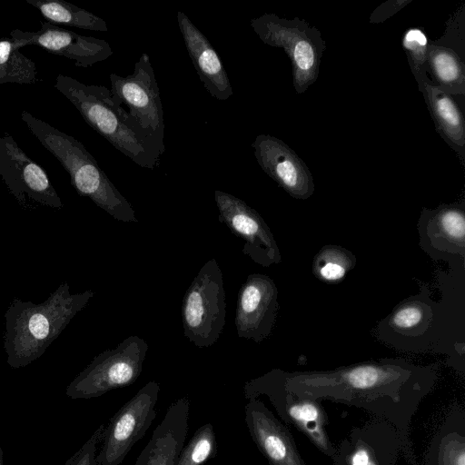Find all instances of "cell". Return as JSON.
<instances>
[{
	"mask_svg": "<svg viewBox=\"0 0 465 465\" xmlns=\"http://www.w3.org/2000/svg\"><path fill=\"white\" fill-rule=\"evenodd\" d=\"M284 388L298 396L331 400L364 409L398 432L402 452L417 465L410 424L435 381L434 371L400 361L361 363L327 371L286 372L276 369Z\"/></svg>",
	"mask_w": 465,
	"mask_h": 465,
	"instance_id": "obj_1",
	"label": "cell"
},
{
	"mask_svg": "<svg viewBox=\"0 0 465 465\" xmlns=\"http://www.w3.org/2000/svg\"><path fill=\"white\" fill-rule=\"evenodd\" d=\"M94 296L92 290L71 293L64 282L40 303L15 298L5 313L4 348L8 365L23 368L41 357Z\"/></svg>",
	"mask_w": 465,
	"mask_h": 465,
	"instance_id": "obj_2",
	"label": "cell"
},
{
	"mask_svg": "<svg viewBox=\"0 0 465 465\" xmlns=\"http://www.w3.org/2000/svg\"><path fill=\"white\" fill-rule=\"evenodd\" d=\"M21 118L68 173L71 184L79 195L88 197L119 222H138L131 203L116 189L82 143L27 111L22 112Z\"/></svg>",
	"mask_w": 465,
	"mask_h": 465,
	"instance_id": "obj_3",
	"label": "cell"
},
{
	"mask_svg": "<svg viewBox=\"0 0 465 465\" xmlns=\"http://www.w3.org/2000/svg\"><path fill=\"white\" fill-rule=\"evenodd\" d=\"M114 104L124 124L152 153L165 152L163 109L149 55L142 54L132 74H110Z\"/></svg>",
	"mask_w": 465,
	"mask_h": 465,
	"instance_id": "obj_4",
	"label": "cell"
},
{
	"mask_svg": "<svg viewBox=\"0 0 465 465\" xmlns=\"http://www.w3.org/2000/svg\"><path fill=\"white\" fill-rule=\"evenodd\" d=\"M54 86L94 131L134 163L150 170L159 165L160 159L121 118L110 89L102 85H88L64 74L57 75Z\"/></svg>",
	"mask_w": 465,
	"mask_h": 465,
	"instance_id": "obj_5",
	"label": "cell"
},
{
	"mask_svg": "<svg viewBox=\"0 0 465 465\" xmlns=\"http://www.w3.org/2000/svg\"><path fill=\"white\" fill-rule=\"evenodd\" d=\"M251 26L264 44L284 50L291 61L292 84L297 94L304 93L316 82L326 49L317 27L299 17L290 20L275 14L252 18Z\"/></svg>",
	"mask_w": 465,
	"mask_h": 465,
	"instance_id": "obj_6",
	"label": "cell"
},
{
	"mask_svg": "<svg viewBox=\"0 0 465 465\" xmlns=\"http://www.w3.org/2000/svg\"><path fill=\"white\" fill-rule=\"evenodd\" d=\"M226 317L223 272L216 261H207L186 290L182 302L184 337L198 348L219 340Z\"/></svg>",
	"mask_w": 465,
	"mask_h": 465,
	"instance_id": "obj_7",
	"label": "cell"
},
{
	"mask_svg": "<svg viewBox=\"0 0 465 465\" xmlns=\"http://www.w3.org/2000/svg\"><path fill=\"white\" fill-rule=\"evenodd\" d=\"M148 349L144 339L131 335L115 348L102 351L67 385L66 396L92 399L134 384L143 371Z\"/></svg>",
	"mask_w": 465,
	"mask_h": 465,
	"instance_id": "obj_8",
	"label": "cell"
},
{
	"mask_svg": "<svg viewBox=\"0 0 465 465\" xmlns=\"http://www.w3.org/2000/svg\"><path fill=\"white\" fill-rule=\"evenodd\" d=\"M243 394L248 401L267 396L285 423L301 431L324 455L333 458L336 448L326 431L328 417L321 401L287 391L276 369L246 381Z\"/></svg>",
	"mask_w": 465,
	"mask_h": 465,
	"instance_id": "obj_9",
	"label": "cell"
},
{
	"mask_svg": "<svg viewBox=\"0 0 465 465\" xmlns=\"http://www.w3.org/2000/svg\"><path fill=\"white\" fill-rule=\"evenodd\" d=\"M159 383L142 387L104 426L97 465H120L133 446L142 439L156 417Z\"/></svg>",
	"mask_w": 465,
	"mask_h": 465,
	"instance_id": "obj_10",
	"label": "cell"
},
{
	"mask_svg": "<svg viewBox=\"0 0 465 465\" xmlns=\"http://www.w3.org/2000/svg\"><path fill=\"white\" fill-rule=\"evenodd\" d=\"M0 176L23 207H29L31 203L54 209L64 206L44 169L7 133L0 135Z\"/></svg>",
	"mask_w": 465,
	"mask_h": 465,
	"instance_id": "obj_11",
	"label": "cell"
},
{
	"mask_svg": "<svg viewBox=\"0 0 465 465\" xmlns=\"http://www.w3.org/2000/svg\"><path fill=\"white\" fill-rule=\"evenodd\" d=\"M218 220L232 234L243 241L242 252L263 267L281 262L282 256L274 237L262 216L244 201L215 190Z\"/></svg>",
	"mask_w": 465,
	"mask_h": 465,
	"instance_id": "obj_12",
	"label": "cell"
},
{
	"mask_svg": "<svg viewBox=\"0 0 465 465\" xmlns=\"http://www.w3.org/2000/svg\"><path fill=\"white\" fill-rule=\"evenodd\" d=\"M277 287L269 276H247L236 302L234 324L239 338L261 342L270 336L277 316Z\"/></svg>",
	"mask_w": 465,
	"mask_h": 465,
	"instance_id": "obj_13",
	"label": "cell"
},
{
	"mask_svg": "<svg viewBox=\"0 0 465 465\" xmlns=\"http://www.w3.org/2000/svg\"><path fill=\"white\" fill-rule=\"evenodd\" d=\"M10 38L18 49L29 45H37L51 54L73 60L79 67L92 66L113 54L106 41L76 34L47 21L42 22L36 32L14 29Z\"/></svg>",
	"mask_w": 465,
	"mask_h": 465,
	"instance_id": "obj_14",
	"label": "cell"
},
{
	"mask_svg": "<svg viewBox=\"0 0 465 465\" xmlns=\"http://www.w3.org/2000/svg\"><path fill=\"white\" fill-rule=\"evenodd\" d=\"M401 441L397 430L378 420L353 428L336 448L335 465H395Z\"/></svg>",
	"mask_w": 465,
	"mask_h": 465,
	"instance_id": "obj_15",
	"label": "cell"
},
{
	"mask_svg": "<svg viewBox=\"0 0 465 465\" xmlns=\"http://www.w3.org/2000/svg\"><path fill=\"white\" fill-rule=\"evenodd\" d=\"M260 167L292 197L305 200L314 193L312 173L302 158L281 139L259 134L252 143Z\"/></svg>",
	"mask_w": 465,
	"mask_h": 465,
	"instance_id": "obj_16",
	"label": "cell"
},
{
	"mask_svg": "<svg viewBox=\"0 0 465 465\" xmlns=\"http://www.w3.org/2000/svg\"><path fill=\"white\" fill-rule=\"evenodd\" d=\"M244 421L252 441L269 465H307L290 430L259 398L246 403Z\"/></svg>",
	"mask_w": 465,
	"mask_h": 465,
	"instance_id": "obj_17",
	"label": "cell"
},
{
	"mask_svg": "<svg viewBox=\"0 0 465 465\" xmlns=\"http://www.w3.org/2000/svg\"><path fill=\"white\" fill-rule=\"evenodd\" d=\"M176 16L185 47L204 88L218 101L228 100L233 92L220 56L183 12L178 11Z\"/></svg>",
	"mask_w": 465,
	"mask_h": 465,
	"instance_id": "obj_18",
	"label": "cell"
},
{
	"mask_svg": "<svg viewBox=\"0 0 465 465\" xmlns=\"http://www.w3.org/2000/svg\"><path fill=\"white\" fill-rule=\"evenodd\" d=\"M189 400L173 402L134 465H175L188 431Z\"/></svg>",
	"mask_w": 465,
	"mask_h": 465,
	"instance_id": "obj_19",
	"label": "cell"
},
{
	"mask_svg": "<svg viewBox=\"0 0 465 465\" xmlns=\"http://www.w3.org/2000/svg\"><path fill=\"white\" fill-rule=\"evenodd\" d=\"M437 133L465 166V120L453 97L438 88L425 72L413 74Z\"/></svg>",
	"mask_w": 465,
	"mask_h": 465,
	"instance_id": "obj_20",
	"label": "cell"
},
{
	"mask_svg": "<svg viewBox=\"0 0 465 465\" xmlns=\"http://www.w3.org/2000/svg\"><path fill=\"white\" fill-rule=\"evenodd\" d=\"M427 74L438 88L448 94H465V53L428 40Z\"/></svg>",
	"mask_w": 465,
	"mask_h": 465,
	"instance_id": "obj_21",
	"label": "cell"
},
{
	"mask_svg": "<svg viewBox=\"0 0 465 465\" xmlns=\"http://www.w3.org/2000/svg\"><path fill=\"white\" fill-rule=\"evenodd\" d=\"M428 234L437 249L464 255L465 214L463 203L441 205L436 210L425 211Z\"/></svg>",
	"mask_w": 465,
	"mask_h": 465,
	"instance_id": "obj_22",
	"label": "cell"
},
{
	"mask_svg": "<svg viewBox=\"0 0 465 465\" xmlns=\"http://www.w3.org/2000/svg\"><path fill=\"white\" fill-rule=\"evenodd\" d=\"M426 465H465V419L462 412L448 416L434 437Z\"/></svg>",
	"mask_w": 465,
	"mask_h": 465,
	"instance_id": "obj_23",
	"label": "cell"
},
{
	"mask_svg": "<svg viewBox=\"0 0 465 465\" xmlns=\"http://www.w3.org/2000/svg\"><path fill=\"white\" fill-rule=\"evenodd\" d=\"M47 22L93 31L107 32L106 22L99 16L63 0H25Z\"/></svg>",
	"mask_w": 465,
	"mask_h": 465,
	"instance_id": "obj_24",
	"label": "cell"
},
{
	"mask_svg": "<svg viewBox=\"0 0 465 465\" xmlns=\"http://www.w3.org/2000/svg\"><path fill=\"white\" fill-rule=\"evenodd\" d=\"M38 81L35 64L20 53L11 38L0 40V84H35Z\"/></svg>",
	"mask_w": 465,
	"mask_h": 465,
	"instance_id": "obj_25",
	"label": "cell"
},
{
	"mask_svg": "<svg viewBox=\"0 0 465 465\" xmlns=\"http://www.w3.org/2000/svg\"><path fill=\"white\" fill-rule=\"evenodd\" d=\"M430 309L420 301L407 302L394 311L389 320L392 331L401 336L414 337L426 331L431 320Z\"/></svg>",
	"mask_w": 465,
	"mask_h": 465,
	"instance_id": "obj_26",
	"label": "cell"
},
{
	"mask_svg": "<svg viewBox=\"0 0 465 465\" xmlns=\"http://www.w3.org/2000/svg\"><path fill=\"white\" fill-rule=\"evenodd\" d=\"M355 265V257L346 249L338 246H326L315 256L313 272L325 282H335Z\"/></svg>",
	"mask_w": 465,
	"mask_h": 465,
	"instance_id": "obj_27",
	"label": "cell"
},
{
	"mask_svg": "<svg viewBox=\"0 0 465 465\" xmlns=\"http://www.w3.org/2000/svg\"><path fill=\"white\" fill-rule=\"evenodd\" d=\"M217 452V442L213 426L202 425L189 442L182 449L175 465H203Z\"/></svg>",
	"mask_w": 465,
	"mask_h": 465,
	"instance_id": "obj_28",
	"label": "cell"
},
{
	"mask_svg": "<svg viewBox=\"0 0 465 465\" xmlns=\"http://www.w3.org/2000/svg\"><path fill=\"white\" fill-rule=\"evenodd\" d=\"M428 40L421 28L410 27L403 33L401 45L412 74H427Z\"/></svg>",
	"mask_w": 465,
	"mask_h": 465,
	"instance_id": "obj_29",
	"label": "cell"
},
{
	"mask_svg": "<svg viewBox=\"0 0 465 465\" xmlns=\"http://www.w3.org/2000/svg\"><path fill=\"white\" fill-rule=\"evenodd\" d=\"M104 428V424H101L64 465H97L96 455Z\"/></svg>",
	"mask_w": 465,
	"mask_h": 465,
	"instance_id": "obj_30",
	"label": "cell"
},
{
	"mask_svg": "<svg viewBox=\"0 0 465 465\" xmlns=\"http://www.w3.org/2000/svg\"><path fill=\"white\" fill-rule=\"evenodd\" d=\"M412 0H388L377 6L370 16L371 24H380L405 7Z\"/></svg>",
	"mask_w": 465,
	"mask_h": 465,
	"instance_id": "obj_31",
	"label": "cell"
},
{
	"mask_svg": "<svg viewBox=\"0 0 465 465\" xmlns=\"http://www.w3.org/2000/svg\"><path fill=\"white\" fill-rule=\"evenodd\" d=\"M0 465H4V460H3V450L0 446Z\"/></svg>",
	"mask_w": 465,
	"mask_h": 465,
	"instance_id": "obj_32",
	"label": "cell"
}]
</instances>
